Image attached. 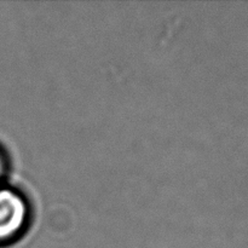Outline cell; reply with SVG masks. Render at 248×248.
I'll list each match as a JSON object with an SVG mask.
<instances>
[{"label":"cell","mask_w":248,"mask_h":248,"mask_svg":"<svg viewBox=\"0 0 248 248\" xmlns=\"http://www.w3.org/2000/svg\"><path fill=\"white\" fill-rule=\"evenodd\" d=\"M27 218V207L21 196L10 189L0 188V245L19 234Z\"/></svg>","instance_id":"cell-1"},{"label":"cell","mask_w":248,"mask_h":248,"mask_svg":"<svg viewBox=\"0 0 248 248\" xmlns=\"http://www.w3.org/2000/svg\"><path fill=\"white\" fill-rule=\"evenodd\" d=\"M4 170H5V164H4V159H2L1 154H0V179H1L2 174H4Z\"/></svg>","instance_id":"cell-2"}]
</instances>
